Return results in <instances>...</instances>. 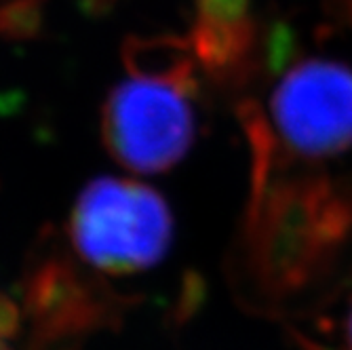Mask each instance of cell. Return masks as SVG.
Listing matches in <instances>:
<instances>
[{"mask_svg": "<svg viewBox=\"0 0 352 350\" xmlns=\"http://www.w3.org/2000/svg\"><path fill=\"white\" fill-rule=\"evenodd\" d=\"M350 234V184L323 171L270 177L247 207L251 292L272 312L292 308L331 276Z\"/></svg>", "mask_w": 352, "mask_h": 350, "instance_id": "cell-1", "label": "cell"}, {"mask_svg": "<svg viewBox=\"0 0 352 350\" xmlns=\"http://www.w3.org/2000/svg\"><path fill=\"white\" fill-rule=\"evenodd\" d=\"M78 256L108 274H138L161 264L175 237L169 203L156 188L116 175L93 177L70 213Z\"/></svg>", "mask_w": 352, "mask_h": 350, "instance_id": "cell-2", "label": "cell"}, {"mask_svg": "<svg viewBox=\"0 0 352 350\" xmlns=\"http://www.w3.org/2000/svg\"><path fill=\"white\" fill-rule=\"evenodd\" d=\"M195 83L129 74L110 89L102 108V138L118 165L154 175L182 163L197 140L190 104Z\"/></svg>", "mask_w": 352, "mask_h": 350, "instance_id": "cell-3", "label": "cell"}, {"mask_svg": "<svg viewBox=\"0 0 352 350\" xmlns=\"http://www.w3.org/2000/svg\"><path fill=\"white\" fill-rule=\"evenodd\" d=\"M276 133L304 158L336 156L352 146V70L329 59H306L272 93Z\"/></svg>", "mask_w": 352, "mask_h": 350, "instance_id": "cell-4", "label": "cell"}, {"mask_svg": "<svg viewBox=\"0 0 352 350\" xmlns=\"http://www.w3.org/2000/svg\"><path fill=\"white\" fill-rule=\"evenodd\" d=\"M190 51L201 66L217 78H234L249 66L255 49L253 21L219 23L199 19L188 39Z\"/></svg>", "mask_w": 352, "mask_h": 350, "instance_id": "cell-5", "label": "cell"}, {"mask_svg": "<svg viewBox=\"0 0 352 350\" xmlns=\"http://www.w3.org/2000/svg\"><path fill=\"white\" fill-rule=\"evenodd\" d=\"M47 0H0V39L32 41L41 36Z\"/></svg>", "mask_w": 352, "mask_h": 350, "instance_id": "cell-6", "label": "cell"}, {"mask_svg": "<svg viewBox=\"0 0 352 350\" xmlns=\"http://www.w3.org/2000/svg\"><path fill=\"white\" fill-rule=\"evenodd\" d=\"M197 17L219 23L251 19V0H197Z\"/></svg>", "mask_w": 352, "mask_h": 350, "instance_id": "cell-7", "label": "cell"}, {"mask_svg": "<svg viewBox=\"0 0 352 350\" xmlns=\"http://www.w3.org/2000/svg\"><path fill=\"white\" fill-rule=\"evenodd\" d=\"M296 336H298V342H300V344H304L308 350H327V348L318 346V344H314V342H308V340H306V338H302L300 333H296ZM346 350H352V306H350L348 319H346Z\"/></svg>", "mask_w": 352, "mask_h": 350, "instance_id": "cell-8", "label": "cell"}, {"mask_svg": "<svg viewBox=\"0 0 352 350\" xmlns=\"http://www.w3.org/2000/svg\"><path fill=\"white\" fill-rule=\"evenodd\" d=\"M346 7H348V13H350V21H352V0H346Z\"/></svg>", "mask_w": 352, "mask_h": 350, "instance_id": "cell-9", "label": "cell"}, {"mask_svg": "<svg viewBox=\"0 0 352 350\" xmlns=\"http://www.w3.org/2000/svg\"><path fill=\"white\" fill-rule=\"evenodd\" d=\"M0 350H3V348H0Z\"/></svg>", "mask_w": 352, "mask_h": 350, "instance_id": "cell-10", "label": "cell"}]
</instances>
